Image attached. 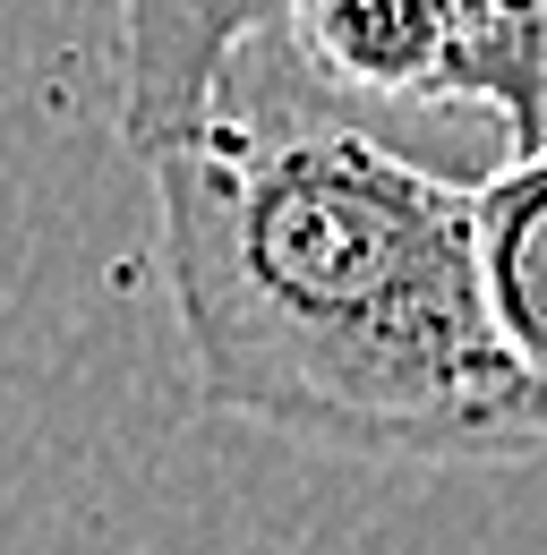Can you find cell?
Segmentation results:
<instances>
[{"instance_id": "obj_1", "label": "cell", "mask_w": 547, "mask_h": 555, "mask_svg": "<svg viewBox=\"0 0 547 555\" xmlns=\"http://www.w3.org/2000/svg\"><path fill=\"white\" fill-rule=\"evenodd\" d=\"M198 402L291 444L496 470L547 453L479 282V189L317 120L214 112L145 145Z\"/></svg>"}, {"instance_id": "obj_2", "label": "cell", "mask_w": 547, "mask_h": 555, "mask_svg": "<svg viewBox=\"0 0 547 555\" xmlns=\"http://www.w3.org/2000/svg\"><path fill=\"white\" fill-rule=\"evenodd\" d=\"M282 9L291 0H120V129L137 154L214 120L231 61Z\"/></svg>"}, {"instance_id": "obj_3", "label": "cell", "mask_w": 547, "mask_h": 555, "mask_svg": "<svg viewBox=\"0 0 547 555\" xmlns=\"http://www.w3.org/2000/svg\"><path fill=\"white\" fill-rule=\"evenodd\" d=\"M479 282L547 444V145L479 180Z\"/></svg>"}]
</instances>
